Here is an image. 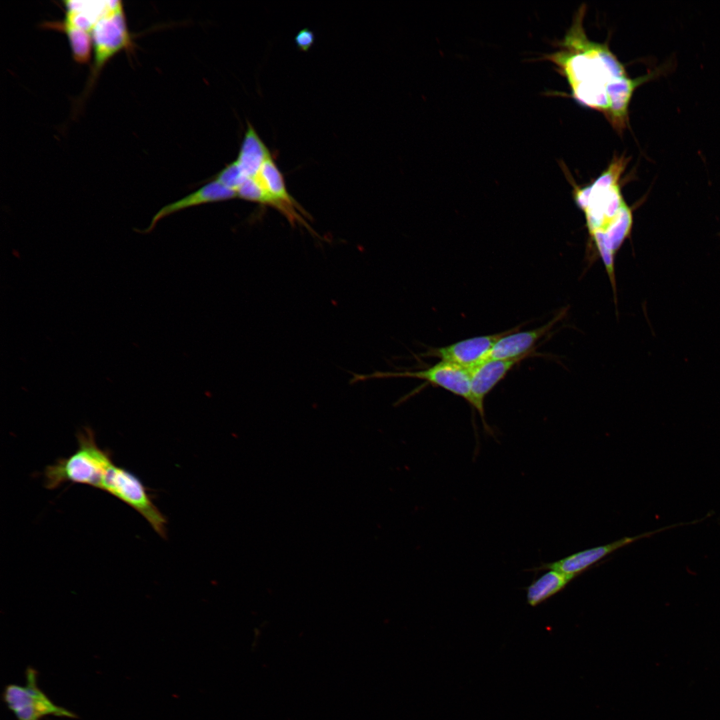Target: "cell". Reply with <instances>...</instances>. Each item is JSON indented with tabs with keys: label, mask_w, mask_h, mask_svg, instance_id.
Masks as SVG:
<instances>
[{
	"label": "cell",
	"mask_w": 720,
	"mask_h": 720,
	"mask_svg": "<svg viewBox=\"0 0 720 720\" xmlns=\"http://www.w3.org/2000/svg\"><path fill=\"white\" fill-rule=\"evenodd\" d=\"M117 671L102 686L71 698L66 720H152L170 694L167 681L145 665L141 647L128 641L115 652Z\"/></svg>",
	"instance_id": "6da1fadb"
},
{
	"label": "cell",
	"mask_w": 720,
	"mask_h": 720,
	"mask_svg": "<svg viewBox=\"0 0 720 720\" xmlns=\"http://www.w3.org/2000/svg\"><path fill=\"white\" fill-rule=\"evenodd\" d=\"M141 92L138 122L176 78L198 67L183 5L175 1L141 38L137 47Z\"/></svg>",
	"instance_id": "7a4b0ae2"
},
{
	"label": "cell",
	"mask_w": 720,
	"mask_h": 720,
	"mask_svg": "<svg viewBox=\"0 0 720 720\" xmlns=\"http://www.w3.org/2000/svg\"><path fill=\"white\" fill-rule=\"evenodd\" d=\"M583 566H616L634 569L693 596L703 605L705 603V555L662 541L641 553L622 557L565 556L555 561L529 559V566L524 574L531 576L556 568Z\"/></svg>",
	"instance_id": "3957f363"
},
{
	"label": "cell",
	"mask_w": 720,
	"mask_h": 720,
	"mask_svg": "<svg viewBox=\"0 0 720 720\" xmlns=\"http://www.w3.org/2000/svg\"><path fill=\"white\" fill-rule=\"evenodd\" d=\"M353 296H356L353 287L342 283L323 270H317L292 288L244 310L229 325L224 339L214 347L206 346V348L216 351L226 349L240 330L283 311Z\"/></svg>",
	"instance_id": "277c9868"
},
{
	"label": "cell",
	"mask_w": 720,
	"mask_h": 720,
	"mask_svg": "<svg viewBox=\"0 0 720 720\" xmlns=\"http://www.w3.org/2000/svg\"><path fill=\"white\" fill-rule=\"evenodd\" d=\"M382 266L399 288L438 319L448 324L459 322L432 288L425 264L408 234L398 240Z\"/></svg>",
	"instance_id": "5b68a950"
},
{
	"label": "cell",
	"mask_w": 720,
	"mask_h": 720,
	"mask_svg": "<svg viewBox=\"0 0 720 720\" xmlns=\"http://www.w3.org/2000/svg\"><path fill=\"white\" fill-rule=\"evenodd\" d=\"M407 231L379 188L372 183L353 242L367 263L381 266Z\"/></svg>",
	"instance_id": "8992f818"
},
{
	"label": "cell",
	"mask_w": 720,
	"mask_h": 720,
	"mask_svg": "<svg viewBox=\"0 0 720 720\" xmlns=\"http://www.w3.org/2000/svg\"><path fill=\"white\" fill-rule=\"evenodd\" d=\"M635 533L656 536L662 542L706 554L720 546V504L667 520L646 522Z\"/></svg>",
	"instance_id": "52a82bcc"
},
{
	"label": "cell",
	"mask_w": 720,
	"mask_h": 720,
	"mask_svg": "<svg viewBox=\"0 0 720 720\" xmlns=\"http://www.w3.org/2000/svg\"><path fill=\"white\" fill-rule=\"evenodd\" d=\"M174 3L175 1H99L96 32L136 49L144 34Z\"/></svg>",
	"instance_id": "ba28073f"
},
{
	"label": "cell",
	"mask_w": 720,
	"mask_h": 720,
	"mask_svg": "<svg viewBox=\"0 0 720 720\" xmlns=\"http://www.w3.org/2000/svg\"><path fill=\"white\" fill-rule=\"evenodd\" d=\"M75 40L95 46L103 59L111 89L119 95L130 94L136 84L138 59L135 48L116 42L104 35L78 34Z\"/></svg>",
	"instance_id": "9c48e42d"
},
{
	"label": "cell",
	"mask_w": 720,
	"mask_h": 720,
	"mask_svg": "<svg viewBox=\"0 0 720 720\" xmlns=\"http://www.w3.org/2000/svg\"><path fill=\"white\" fill-rule=\"evenodd\" d=\"M371 267L352 240L339 247L319 266V270L354 288Z\"/></svg>",
	"instance_id": "30bf717a"
},
{
	"label": "cell",
	"mask_w": 720,
	"mask_h": 720,
	"mask_svg": "<svg viewBox=\"0 0 720 720\" xmlns=\"http://www.w3.org/2000/svg\"><path fill=\"white\" fill-rule=\"evenodd\" d=\"M704 555L706 586L704 606L720 623V546Z\"/></svg>",
	"instance_id": "8fae6325"
},
{
	"label": "cell",
	"mask_w": 720,
	"mask_h": 720,
	"mask_svg": "<svg viewBox=\"0 0 720 720\" xmlns=\"http://www.w3.org/2000/svg\"><path fill=\"white\" fill-rule=\"evenodd\" d=\"M152 720H210L191 704L169 694L158 706Z\"/></svg>",
	"instance_id": "7c38bea8"
},
{
	"label": "cell",
	"mask_w": 720,
	"mask_h": 720,
	"mask_svg": "<svg viewBox=\"0 0 720 720\" xmlns=\"http://www.w3.org/2000/svg\"><path fill=\"white\" fill-rule=\"evenodd\" d=\"M472 52L461 42L450 45L442 55V62L446 71L453 77L462 76L470 67Z\"/></svg>",
	"instance_id": "4fadbf2b"
}]
</instances>
